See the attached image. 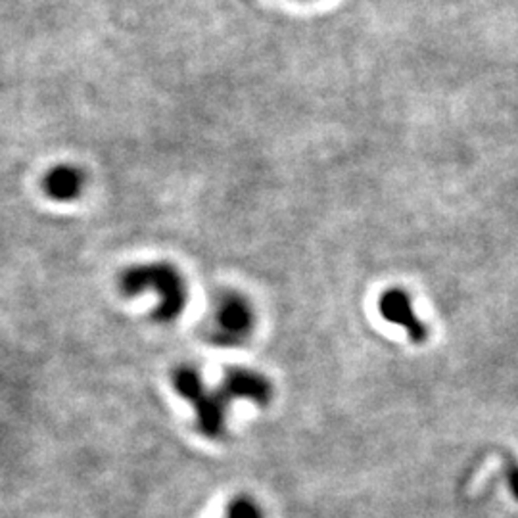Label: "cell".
<instances>
[{
  "instance_id": "1",
  "label": "cell",
  "mask_w": 518,
  "mask_h": 518,
  "mask_svg": "<svg viewBox=\"0 0 518 518\" xmlns=\"http://www.w3.org/2000/svg\"><path fill=\"white\" fill-rule=\"evenodd\" d=\"M119 290L125 298L152 294V315L157 323H173L183 315L191 300L184 275L169 261L137 263L119 275Z\"/></svg>"
},
{
  "instance_id": "2",
  "label": "cell",
  "mask_w": 518,
  "mask_h": 518,
  "mask_svg": "<svg viewBox=\"0 0 518 518\" xmlns=\"http://www.w3.org/2000/svg\"><path fill=\"white\" fill-rule=\"evenodd\" d=\"M171 386L192 407L196 429L208 440H223L229 429V400L219 386H209L200 370L181 365L171 373Z\"/></svg>"
},
{
  "instance_id": "3",
  "label": "cell",
  "mask_w": 518,
  "mask_h": 518,
  "mask_svg": "<svg viewBox=\"0 0 518 518\" xmlns=\"http://www.w3.org/2000/svg\"><path fill=\"white\" fill-rule=\"evenodd\" d=\"M256 330V310L241 292H223L209 311L206 336L219 348H238Z\"/></svg>"
},
{
  "instance_id": "4",
  "label": "cell",
  "mask_w": 518,
  "mask_h": 518,
  "mask_svg": "<svg viewBox=\"0 0 518 518\" xmlns=\"http://www.w3.org/2000/svg\"><path fill=\"white\" fill-rule=\"evenodd\" d=\"M217 386L229 403L246 402L256 407H267L275 395L269 377L248 367H229Z\"/></svg>"
},
{
  "instance_id": "5",
  "label": "cell",
  "mask_w": 518,
  "mask_h": 518,
  "mask_svg": "<svg viewBox=\"0 0 518 518\" xmlns=\"http://www.w3.org/2000/svg\"><path fill=\"white\" fill-rule=\"evenodd\" d=\"M378 310H380V315L386 318L388 323L402 327L407 332V336L415 344H422L429 338V328L415 315L407 292L400 288H392L388 292H384L378 301Z\"/></svg>"
},
{
  "instance_id": "6",
  "label": "cell",
  "mask_w": 518,
  "mask_h": 518,
  "mask_svg": "<svg viewBox=\"0 0 518 518\" xmlns=\"http://www.w3.org/2000/svg\"><path fill=\"white\" fill-rule=\"evenodd\" d=\"M87 175L73 164H58L47 171L43 179L45 194L55 202H73L85 192Z\"/></svg>"
},
{
  "instance_id": "7",
  "label": "cell",
  "mask_w": 518,
  "mask_h": 518,
  "mask_svg": "<svg viewBox=\"0 0 518 518\" xmlns=\"http://www.w3.org/2000/svg\"><path fill=\"white\" fill-rule=\"evenodd\" d=\"M223 518H267V514H265L258 499L250 496H238L231 499Z\"/></svg>"
},
{
  "instance_id": "8",
  "label": "cell",
  "mask_w": 518,
  "mask_h": 518,
  "mask_svg": "<svg viewBox=\"0 0 518 518\" xmlns=\"http://www.w3.org/2000/svg\"><path fill=\"white\" fill-rule=\"evenodd\" d=\"M505 472H507V482L518 501V461L513 455H505Z\"/></svg>"
},
{
  "instance_id": "9",
  "label": "cell",
  "mask_w": 518,
  "mask_h": 518,
  "mask_svg": "<svg viewBox=\"0 0 518 518\" xmlns=\"http://www.w3.org/2000/svg\"><path fill=\"white\" fill-rule=\"evenodd\" d=\"M301 3H308V0H301Z\"/></svg>"
}]
</instances>
